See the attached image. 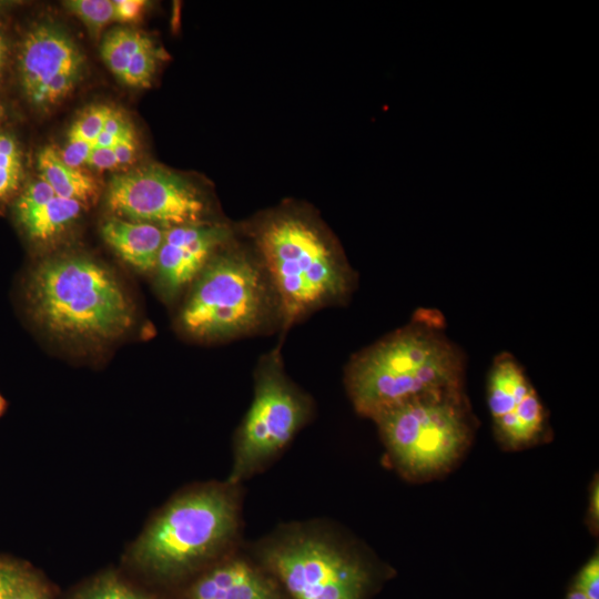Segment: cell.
Listing matches in <instances>:
<instances>
[{
    "instance_id": "44dd1931",
    "label": "cell",
    "mask_w": 599,
    "mask_h": 599,
    "mask_svg": "<svg viewBox=\"0 0 599 599\" xmlns=\"http://www.w3.org/2000/svg\"><path fill=\"white\" fill-rule=\"evenodd\" d=\"M75 599H154L114 576H104L82 590Z\"/></svg>"
},
{
    "instance_id": "5bb4252c",
    "label": "cell",
    "mask_w": 599,
    "mask_h": 599,
    "mask_svg": "<svg viewBox=\"0 0 599 599\" xmlns=\"http://www.w3.org/2000/svg\"><path fill=\"white\" fill-rule=\"evenodd\" d=\"M84 204L58 196L41 177L31 182L16 203V216L28 236L49 241L79 217Z\"/></svg>"
},
{
    "instance_id": "d6986e66",
    "label": "cell",
    "mask_w": 599,
    "mask_h": 599,
    "mask_svg": "<svg viewBox=\"0 0 599 599\" xmlns=\"http://www.w3.org/2000/svg\"><path fill=\"white\" fill-rule=\"evenodd\" d=\"M63 3L93 32H99L114 20L113 1L110 0H70Z\"/></svg>"
},
{
    "instance_id": "cb8c5ba5",
    "label": "cell",
    "mask_w": 599,
    "mask_h": 599,
    "mask_svg": "<svg viewBox=\"0 0 599 599\" xmlns=\"http://www.w3.org/2000/svg\"><path fill=\"white\" fill-rule=\"evenodd\" d=\"M10 599L50 598L47 587L40 581V579L27 569L18 566L13 579Z\"/></svg>"
},
{
    "instance_id": "277c9868",
    "label": "cell",
    "mask_w": 599,
    "mask_h": 599,
    "mask_svg": "<svg viewBox=\"0 0 599 599\" xmlns=\"http://www.w3.org/2000/svg\"><path fill=\"white\" fill-rule=\"evenodd\" d=\"M27 297L33 318L63 338L111 341L133 323V306L115 276L84 256H61L31 273Z\"/></svg>"
},
{
    "instance_id": "ac0fdd59",
    "label": "cell",
    "mask_w": 599,
    "mask_h": 599,
    "mask_svg": "<svg viewBox=\"0 0 599 599\" xmlns=\"http://www.w3.org/2000/svg\"><path fill=\"white\" fill-rule=\"evenodd\" d=\"M22 172L21 151L16 140L0 133V200L14 192Z\"/></svg>"
},
{
    "instance_id": "ba28073f",
    "label": "cell",
    "mask_w": 599,
    "mask_h": 599,
    "mask_svg": "<svg viewBox=\"0 0 599 599\" xmlns=\"http://www.w3.org/2000/svg\"><path fill=\"white\" fill-rule=\"evenodd\" d=\"M313 415L311 398L286 376L272 353L258 365L254 395L233 441L227 480L242 485L262 473L290 445Z\"/></svg>"
},
{
    "instance_id": "e575fe53",
    "label": "cell",
    "mask_w": 599,
    "mask_h": 599,
    "mask_svg": "<svg viewBox=\"0 0 599 599\" xmlns=\"http://www.w3.org/2000/svg\"><path fill=\"white\" fill-rule=\"evenodd\" d=\"M2 114H3V109H2V106L0 105V118L2 116Z\"/></svg>"
},
{
    "instance_id": "30bf717a",
    "label": "cell",
    "mask_w": 599,
    "mask_h": 599,
    "mask_svg": "<svg viewBox=\"0 0 599 599\" xmlns=\"http://www.w3.org/2000/svg\"><path fill=\"white\" fill-rule=\"evenodd\" d=\"M487 403L498 444L521 450L550 437L548 413L524 367L507 353L493 362L487 378Z\"/></svg>"
},
{
    "instance_id": "6da1fadb",
    "label": "cell",
    "mask_w": 599,
    "mask_h": 599,
    "mask_svg": "<svg viewBox=\"0 0 599 599\" xmlns=\"http://www.w3.org/2000/svg\"><path fill=\"white\" fill-rule=\"evenodd\" d=\"M246 550L287 599H369L389 576L364 542L326 519L281 524Z\"/></svg>"
},
{
    "instance_id": "d4e9b609",
    "label": "cell",
    "mask_w": 599,
    "mask_h": 599,
    "mask_svg": "<svg viewBox=\"0 0 599 599\" xmlns=\"http://www.w3.org/2000/svg\"><path fill=\"white\" fill-rule=\"evenodd\" d=\"M575 587L580 589L591 599H599V556L598 551L580 568L575 581Z\"/></svg>"
},
{
    "instance_id": "9a60e30c",
    "label": "cell",
    "mask_w": 599,
    "mask_h": 599,
    "mask_svg": "<svg viewBox=\"0 0 599 599\" xmlns=\"http://www.w3.org/2000/svg\"><path fill=\"white\" fill-rule=\"evenodd\" d=\"M165 229L119 217L108 219L101 226L104 242L129 265L141 272L155 270Z\"/></svg>"
},
{
    "instance_id": "8992f818",
    "label": "cell",
    "mask_w": 599,
    "mask_h": 599,
    "mask_svg": "<svg viewBox=\"0 0 599 599\" xmlns=\"http://www.w3.org/2000/svg\"><path fill=\"white\" fill-rule=\"evenodd\" d=\"M389 465L405 479L448 473L471 445L475 422L465 388L423 395L373 418Z\"/></svg>"
},
{
    "instance_id": "4316f807",
    "label": "cell",
    "mask_w": 599,
    "mask_h": 599,
    "mask_svg": "<svg viewBox=\"0 0 599 599\" xmlns=\"http://www.w3.org/2000/svg\"><path fill=\"white\" fill-rule=\"evenodd\" d=\"M146 1L144 0H116L113 1L114 21L135 22L143 14Z\"/></svg>"
},
{
    "instance_id": "836d02e7",
    "label": "cell",
    "mask_w": 599,
    "mask_h": 599,
    "mask_svg": "<svg viewBox=\"0 0 599 599\" xmlns=\"http://www.w3.org/2000/svg\"><path fill=\"white\" fill-rule=\"evenodd\" d=\"M6 406H7V403L4 398L0 395V416L3 414Z\"/></svg>"
},
{
    "instance_id": "1f68e13d",
    "label": "cell",
    "mask_w": 599,
    "mask_h": 599,
    "mask_svg": "<svg viewBox=\"0 0 599 599\" xmlns=\"http://www.w3.org/2000/svg\"><path fill=\"white\" fill-rule=\"evenodd\" d=\"M566 599H591L586 593H583L580 589L571 585Z\"/></svg>"
},
{
    "instance_id": "2e32d148",
    "label": "cell",
    "mask_w": 599,
    "mask_h": 599,
    "mask_svg": "<svg viewBox=\"0 0 599 599\" xmlns=\"http://www.w3.org/2000/svg\"><path fill=\"white\" fill-rule=\"evenodd\" d=\"M38 169L40 177L60 197L77 200L87 205L99 194L95 179L80 167L68 165L51 146L42 149L38 154Z\"/></svg>"
},
{
    "instance_id": "f1b7e54d",
    "label": "cell",
    "mask_w": 599,
    "mask_h": 599,
    "mask_svg": "<svg viewBox=\"0 0 599 599\" xmlns=\"http://www.w3.org/2000/svg\"><path fill=\"white\" fill-rule=\"evenodd\" d=\"M87 165L97 171L114 170L119 167L113 148L92 149Z\"/></svg>"
},
{
    "instance_id": "5b68a950",
    "label": "cell",
    "mask_w": 599,
    "mask_h": 599,
    "mask_svg": "<svg viewBox=\"0 0 599 599\" xmlns=\"http://www.w3.org/2000/svg\"><path fill=\"white\" fill-rule=\"evenodd\" d=\"M256 243L285 325L345 298L353 274L324 231L296 213L266 220Z\"/></svg>"
},
{
    "instance_id": "e0dca14e",
    "label": "cell",
    "mask_w": 599,
    "mask_h": 599,
    "mask_svg": "<svg viewBox=\"0 0 599 599\" xmlns=\"http://www.w3.org/2000/svg\"><path fill=\"white\" fill-rule=\"evenodd\" d=\"M152 40L140 31L116 28L109 32L101 45V55L109 70L121 81L133 58Z\"/></svg>"
},
{
    "instance_id": "4dcf8cb0",
    "label": "cell",
    "mask_w": 599,
    "mask_h": 599,
    "mask_svg": "<svg viewBox=\"0 0 599 599\" xmlns=\"http://www.w3.org/2000/svg\"><path fill=\"white\" fill-rule=\"evenodd\" d=\"M18 565L0 560V599H10Z\"/></svg>"
},
{
    "instance_id": "83f0119b",
    "label": "cell",
    "mask_w": 599,
    "mask_h": 599,
    "mask_svg": "<svg viewBox=\"0 0 599 599\" xmlns=\"http://www.w3.org/2000/svg\"><path fill=\"white\" fill-rule=\"evenodd\" d=\"M113 150L119 166L130 164L134 160L136 140L133 128L114 145Z\"/></svg>"
},
{
    "instance_id": "9c48e42d",
    "label": "cell",
    "mask_w": 599,
    "mask_h": 599,
    "mask_svg": "<svg viewBox=\"0 0 599 599\" xmlns=\"http://www.w3.org/2000/svg\"><path fill=\"white\" fill-rule=\"evenodd\" d=\"M105 202L115 217L164 229L201 222L205 212L201 194L189 181L156 165L114 175Z\"/></svg>"
},
{
    "instance_id": "603a6c76",
    "label": "cell",
    "mask_w": 599,
    "mask_h": 599,
    "mask_svg": "<svg viewBox=\"0 0 599 599\" xmlns=\"http://www.w3.org/2000/svg\"><path fill=\"white\" fill-rule=\"evenodd\" d=\"M81 71H65L54 77L40 92L34 104L39 106L55 104L74 88Z\"/></svg>"
},
{
    "instance_id": "8fae6325",
    "label": "cell",
    "mask_w": 599,
    "mask_h": 599,
    "mask_svg": "<svg viewBox=\"0 0 599 599\" xmlns=\"http://www.w3.org/2000/svg\"><path fill=\"white\" fill-rule=\"evenodd\" d=\"M229 237V229L220 224L197 222L165 229L155 266L162 288L173 295L194 282Z\"/></svg>"
},
{
    "instance_id": "d6a6232c",
    "label": "cell",
    "mask_w": 599,
    "mask_h": 599,
    "mask_svg": "<svg viewBox=\"0 0 599 599\" xmlns=\"http://www.w3.org/2000/svg\"><path fill=\"white\" fill-rule=\"evenodd\" d=\"M6 55H7V48H6V44L3 42L2 37L0 35V74H1L2 69L4 67Z\"/></svg>"
},
{
    "instance_id": "7402d4cb",
    "label": "cell",
    "mask_w": 599,
    "mask_h": 599,
    "mask_svg": "<svg viewBox=\"0 0 599 599\" xmlns=\"http://www.w3.org/2000/svg\"><path fill=\"white\" fill-rule=\"evenodd\" d=\"M159 59V50L154 43H151L133 58L121 82L133 88L149 87L156 71Z\"/></svg>"
},
{
    "instance_id": "7a4b0ae2",
    "label": "cell",
    "mask_w": 599,
    "mask_h": 599,
    "mask_svg": "<svg viewBox=\"0 0 599 599\" xmlns=\"http://www.w3.org/2000/svg\"><path fill=\"white\" fill-rule=\"evenodd\" d=\"M465 363L444 333L443 316L427 309L357 354L345 384L355 410L373 419L409 399L465 388Z\"/></svg>"
},
{
    "instance_id": "ffe728a7",
    "label": "cell",
    "mask_w": 599,
    "mask_h": 599,
    "mask_svg": "<svg viewBox=\"0 0 599 599\" xmlns=\"http://www.w3.org/2000/svg\"><path fill=\"white\" fill-rule=\"evenodd\" d=\"M112 108L95 104L85 109L71 125L68 139L80 140L92 145L101 133L104 123L112 112Z\"/></svg>"
},
{
    "instance_id": "f546056e",
    "label": "cell",
    "mask_w": 599,
    "mask_h": 599,
    "mask_svg": "<svg viewBox=\"0 0 599 599\" xmlns=\"http://www.w3.org/2000/svg\"><path fill=\"white\" fill-rule=\"evenodd\" d=\"M587 525L593 532H598L599 526V484L598 476L595 477L590 486L589 507L587 515Z\"/></svg>"
},
{
    "instance_id": "3957f363",
    "label": "cell",
    "mask_w": 599,
    "mask_h": 599,
    "mask_svg": "<svg viewBox=\"0 0 599 599\" xmlns=\"http://www.w3.org/2000/svg\"><path fill=\"white\" fill-rule=\"evenodd\" d=\"M241 487L226 479L174 498L141 536L134 559L156 576L176 578L240 548Z\"/></svg>"
},
{
    "instance_id": "52a82bcc",
    "label": "cell",
    "mask_w": 599,
    "mask_h": 599,
    "mask_svg": "<svg viewBox=\"0 0 599 599\" xmlns=\"http://www.w3.org/2000/svg\"><path fill=\"white\" fill-rule=\"evenodd\" d=\"M270 285L264 267L243 252L214 255L194 281L180 325L202 341L251 333L268 314Z\"/></svg>"
},
{
    "instance_id": "7c38bea8",
    "label": "cell",
    "mask_w": 599,
    "mask_h": 599,
    "mask_svg": "<svg viewBox=\"0 0 599 599\" xmlns=\"http://www.w3.org/2000/svg\"><path fill=\"white\" fill-rule=\"evenodd\" d=\"M241 547L214 562L190 587L187 599H284L276 580Z\"/></svg>"
},
{
    "instance_id": "484cf974",
    "label": "cell",
    "mask_w": 599,
    "mask_h": 599,
    "mask_svg": "<svg viewBox=\"0 0 599 599\" xmlns=\"http://www.w3.org/2000/svg\"><path fill=\"white\" fill-rule=\"evenodd\" d=\"M92 145L80 140H69L63 150L59 153L61 159L70 166L80 167L87 164Z\"/></svg>"
},
{
    "instance_id": "4fadbf2b",
    "label": "cell",
    "mask_w": 599,
    "mask_h": 599,
    "mask_svg": "<svg viewBox=\"0 0 599 599\" xmlns=\"http://www.w3.org/2000/svg\"><path fill=\"white\" fill-rule=\"evenodd\" d=\"M82 64L83 55L73 41L45 24L26 35L18 57L21 85L32 103L54 77L65 71H81Z\"/></svg>"
}]
</instances>
